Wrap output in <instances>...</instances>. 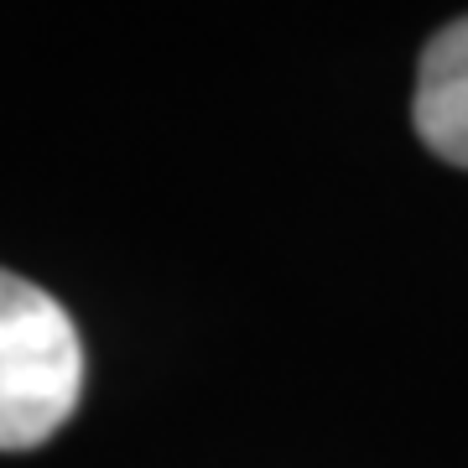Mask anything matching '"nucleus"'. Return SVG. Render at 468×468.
<instances>
[{"instance_id":"1","label":"nucleus","mask_w":468,"mask_h":468,"mask_svg":"<svg viewBox=\"0 0 468 468\" xmlns=\"http://www.w3.org/2000/svg\"><path fill=\"white\" fill-rule=\"evenodd\" d=\"M84 344L63 307L27 276L0 271V448L48 442L79 406Z\"/></svg>"},{"instance_id":"2","label":"nucleus","mask_w":468,"mask_h":468,"mask_svg":"<svg viewBox=\"0 0 468 468\" xmlns=\"http://www.w3.org/2000/svg\"><path fill=\"white\" fill-rule=\"evenodd\" d=\"M421 146L468 167V16L442 27L421 52L417 73V104H411Z\"/></svg>"}]
</instances>
